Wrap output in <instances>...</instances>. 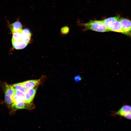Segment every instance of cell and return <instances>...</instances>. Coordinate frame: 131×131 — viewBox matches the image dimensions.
Segmentation results:
<instances>
[{"mask_svg":"<svg viewBox=\"0 0 131 131\" xmlns=\"http://www.w3.org/2000/svg\"><path fill=\"white\" fill-rule=\"evenodd\" d=\"M82 25L86 30L99 32L108 31L105 26L102 20L90 21L88 23L82 24Z\"/></svg>","mask_w":131,"mask_h":131,"instance_id":"1","label":"cell"},{"mask_svg":"<svg viewBox=\"0 0 131 131\" xmlns=\"http://www.w3.org/2000/svg\"><path fill=\"white\" fill-rule=\"evenodd\" d=\"M119 20L125 35L131 37V20L124 18H120Z\"/></svg>","mask_w":131,"mask_h":131,"instance_id":"2","label":"cell"},{"mask_svg":"<svg viewBox=\"0 0 131 131\" xmlns=\"http://www.w3.org/2000/svg\"><path fill=\"white\" fill-rule=\"evenodd\" d=\"M11 107L15 109H32L34 108L35 106L32 103H25L23 101H21L15 104H12Z\"/></svg>","mask_w":131,"mask_h":131,"instance_id":"3","label":"cell"},{"mask_svg":"<svg viewBox=\"0 0 131 131\" xmlns=\"http://www.w3.org/2000/svg\"><path fill=\"white\" fill-rule=\"evenodd\" d=\"M38 86L26 90L25 92L27 103L31 102L35 96Z\"/></svg>","mask_w":131,"mask_h":131,"instance_id":"4","label":"cell"},{"mask_svg":"<svg viewBox=\"0 0 131 131\" xmlns=\"http://www.w3.org/2000/svg\"><path fill=\"white\" fill-rule=\"evenodd\" d=\"M43 78V76L39 79L27 81L22 83L26 90L38 86L41 83Z\"/></svg>","mask_w":131,"mask_h":131,"instance_id":"5","label":"cell"},{"mask_svg":"<svg viewBox=\"0 0 131 131\" xmlns=\"http://www.w3.org/2000/svg\"><path fill=\"white\" fill-rule=\"evenodd\" d=\"M119 19L112 24L110 31L120 33L125 35V33L123 28Z\"/></svg>","mask_w":131,"mask_h":131,"instance_id":"6","label":"cell"},{"mask_svg":"<svg viewBox=\"0 0 131 131\" xmlns=\"http://www.w3.org/2000/svg\"><path fill=\"white\" fill-rule=\"evenodd\" d=\"M131 111V106L125 105L122 106L117 111L112 114L113 115H118L123 117L128 112Z\"/></svg>","mask_w":131,"mask_h":131,"instance_id":"7","label":"cell"},{"mask_svg":"<svg viewBox=\"0 0 131 131\" xmlns=\"http://www.w3.org/2000/svg\"><path fill=\"white\" fill-rule=\"evenodd\" d=\"M120 17L118 16L108 18L102 20L104 24L108 31H110L111 26L115 22L119 19Z\"/></svg>","mask_w":131,"mask_h":131,"instance_id":"8","label":"cell"},{"mask_svg":"<svg viewBox=\"0 0 131 131\" xmlns=\"http://www.w3.org/2000/svg\"><path fill=\"white\" fill-rule=\"evenodd\" d=\"M31 33L29 29L25 28L22 30L21 33V40L26 42H29L31 39Z\"/></svg>","mask_w":131,"mask_h":131,"instance_id":"9","label":"cell"},{"mask_svg":"<svg viewBox=\"0 0 131 131\" xmlns=\"http://www.w3.org/2000/svg\"><path fill=\"white\" fill-rule=\"evenodd\" d=\"M12 42L13 48L17 49H20L25 48L29 43L22 41H16L12 39Z\"/></svg>","mask_w":131,"mask_h":131,"instance_id":"10","label":"cell"},{"mask_svg":"<svg viewBox=\"0 0 131 131\" xmlns=\"http://www.w3.org/2000/svg\"><path fill=\"white\" fill-rule=\"evenodd\" d=\"M10 29L12 33L21 32L22 31V27L21 23L16 21L10 25Z\"/></svg>","mask_w":131,"mask_h":131,"instance_id":"11","label":"cell"},{"mask_svg":"<svg viewBox=\"0 0 131 131\" xmlns=\"http://www.w3.org/2000/svg\"><path fill=\"white\" fill-rule=\"evenodd\" d=\"M15 94V89L11 85H9L6 84L5 95H7L12 98Z\"/></svg>","mask_w":131,"mask_h":131,"instance_id":"12","label":"cell"},{"mask_svg":"<svg viewBox=\"0 0 131 131\" xmlns=\"http://www.w3.org/2000/svg\"><path fill=\"white\" fill-rule=\"evenodd\" d=\"M11 85L14 89L20 90L24 93H25L26 90L22 82L17 83Z\"/></svg>","mask_w":131,"mask_h":131,"instance_id":"13","label":"cell"},{"mask_svg":"<svg viewBox=\"0 0 131 131\" xmlns=\"http://www.w3.org/2000/svg\"><path fill=\"white\" fill-rule=\"evenodd\" d=\"M15 94L19 97L23 101L26 103L25 93L16 89H15Z\"/></svg>","mask_w":131,"mask_h":131,"instance_id":"14","label":"cell"},{"mask_svg":"<svg viewBox=\"0 0 131 131\" xmlns=\"http://www.w3.org/2000/svg\"><path fill=\"white\" fill-rule=\"evenodd\" d=\"M22 32H17L12 33L13 35L12 39L16 41L21 40Z\"/></svg>","mask_w":131,"mask_h":131,"instance_id":"15","label":"cell"},{"mask_svg":"<svg viewBox=\"0 0 131 131\" xmlns=\"http://www.w3.org/2000/svg\"><path fill=\"white\" fill-rule=\"evenodd\" d=\"M5 100L7 104L8 105H12L13 101L12 98L7 95H5Z\"/></svg>","mask_w":131,"mask_h":131,"instance_id":"16","label":"cell"},{"mask_svg":"<svg viewBox=\"0 0 131 131\" xmlns=\"http://www.w3.org/2000/svg\"><path fill=\"white\" fill-rule=\"evenodd\" d=\"M69 31V28L67 26H65L62 28L61 30L62 33L63 34H66L68 33Z\"/></svg>","mask_w":131,"mask_h":131,"instance_id":"17","label":"cell"},{"mask_svg":"<svg viewBox=\"0 0 131 131\" xmlns=\"http://www.w3.org/2000/svg\"><path fill=\"white\" fill-rule=\"evenodd\" d=\"M123 117L127 119L131 120V111L127 113Z\"/></svg>","mask_w":131,"mask_h":131,"instance_id":"18","label":"cell"},{"mask_svg":"<svg viewBox=\"0 0 131 131\" xmlns=\"http://www.w3.org/2000/svg\"><path fill=\"white\" fill-rule=\"evenodd\" d=\"M81 77L79 75H77L74 78L75 81L76 82H79L81 80Z\"/></svg>","mask_w":131,"mask_h":131,"instance_id":"19","label":"cell"}]
</instances>
